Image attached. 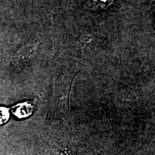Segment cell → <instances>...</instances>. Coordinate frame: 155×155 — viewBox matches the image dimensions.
I'll use <instances>...</instances> for the list:
<instances>
[{"instance_id": "obj_2", "label": "cell", "mask_w": 155, "mask_h": 155, "mask_svg": "<svg viewBox=\"0 0 155 155\" xmlns=\"http://www.w3.org/2000/svg\"><path fill=\"white\" fill-rule=\"evenodd\" d=\"M114 0H88V5L95 10H103L112 5Z\"/></svg>"}, {"instance_id": "obj_1", "label": "cell", "mask_w": 155, "mask_h": 155, "mask_svg": "<svg viewBox=\"0 0 155 155\" xmlns=\"http://www.w3.org/2000/svg\"><path fill=\"white\" fill-rule=\"evenodd\" d=\"M34 104L30 101H25L17 104L12 108V112L18 119H22L28 118L33 114Z\"/></svg>"}, {"instance_id": "obj_3", "label": "cell", "mask_w": 155, "mask_h": 155, "mask_svg": "<svg viewBox=\"0 0 155 155\" xmlns=\"http://www.w3.org/2000/svg\"><path fill=\"white\" fill-rule=\"evenodd\" d=\"M9 110L7 107L0 106V125H3L9 121Z\"/></svg>"}]
</instances>
